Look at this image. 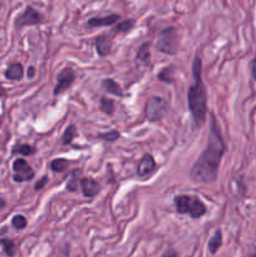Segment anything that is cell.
I'll list each match as a JSON object with an SVG mask.
<instances>
[{"instance_id": "obj_1", "label": "cell", "mask_w": 256, "mask_h": 257, "mask_svg": "<svg viewBox=\"0 0 256 257\" xmlns=\"http://www.w3.org/2000/svg\"><path fill=\"white\" fill-rule=\"evenodd\" d=\"M226 152V143L215 115L211 114L210 132L205 150L190 171V178L196 183H213L218 176L221 160Z\"/></svg>"}, {"instance_id": "obj_2", "label": "cell", "mask_w": 256, "mask_h": 257, "mask_svg": "<svg viewBox=\"0 0 256 257\" xmlns=\"http://www.w3.org/2000/svg\"><path fill=\"white\" fill-rule=\"evenodd\" d=\"M192 74L195 82L188 87L187 104L195 127L200 128L205 124L207 117V90L202 82V62L198 55L193 59Z\"/></svg>"}, {"instance_id": "obj_3", "label": "cell", "mask_w": 256, "mask_h": 257, "mask_svg": "<svg viewBox=\"0 0 256 257\" xmlns=\"http://www.w3.org/2000/svg\"><path fill=\"white\" fill-rule=\"evenodd\" d=\"M173 205L180 215H190L191 218H201L206 213L205 203L198 197L178 195L173 198Z\"/></svg>"}, {"instance_id": "obj_4", "label": "cell", "mask_w": 256, "mask_h": 257, "mask_svg": "<svg viewBox=\"0 0 256 257\" xmlns=\"http://www.w3.org/2000/svg\"><path fill=\"white\" fill-rule=\"evenodd\" d=\"M156 47L161 53L176 55L178 52V32L175 27H168L158 33Z\"/></svg>"}, {"instance_id": "obj_5", "label": "cell", "mask_w": 256, "mask_h": 257, "mask_svg": "<svg viewBox=\"0 0 256 257\" xmlns=\"http://www.w3.org/2000/svg\"><path fill=\"white\" fill-rule=\"evenodd\" d=\"M168 102L161 97H152L146 103L145 114L146 118L151 122L161 120L167 115Z\"/></svg>"}, {"instance_id": "obj_6", "label": "cell", "mask_w": 256, "mask_h": 257, "mask_svg": "<svg viewBox=\"0 0 256 257\" xmlns=\"http://www.w3.org/2000/svg\"><path fill=\"white\" fill-rule=\"evenodd\" d=\"M43 23V15L34 9L33 7L28 5L24 9V12L20 15H18L15 19L14 25L17 29H22L24 27H32V25H38Z\"/></svg>"}, {"instance_id": "obj_7", "label": "cell", "mask_w": 256, "mask_h": 257, "mask_svg": "<svg viewBox=\"0 0 256 257\" xmlns=\"http://www.w3.org/2000/svg\"><path fill=\"white\" fill-rule=\"evenodd\" d=\"M13 180L14 182L22 183V182H28V181H32L34 178L35 172L32 168V166L27 162L23 158H18L13 162Z\"/></svg>"}, {"instance_id": "obj_8", "label": "cell", "mask_w": 256, "mask_h": 257, "mask_svg": "<svg viewBox=\"0 0 256 257\" xmlns=\"http://www.w3.org/2000/svg\"><path fill=\"white\" fill-rule=\"evenodd\" d=\"M74 80H75V72L72 69V68L67 67L64 68V69L60 70L59 74H58L57 77V84H55L54 90H53L54 95H58L60 94V93L64 92V90H67L68 88L74 83Z\"/></svg>"}, {"instance_id": "obj_9", "label": "cell", "mask_w": 256, "mask_h": 257, "mask_svg": "<svg viewBox=\"0 0 256 257\" xmlns=\"http://www.w3.org/2000/svg\"><path fill=\"white\" fill-rule=\"evenodd\" d=\"M156 168H157V163H156L153 156L145 155L137 166V176L141 178L147 177L155 172Z\"/></svg>"}, {"instance_id": "obj_10", "label": "cell", "mask_w": 256, "mask_h": 257, "mask_svg": "<svg viewBox=\"0 0 256 257\" xmlns=\"http://www.w3.org/2000/svg\"><path fill=\"white\" fill-rule=\"evenodd\" d=\"M119 14H108L103 17H93L87 22V25L89 28H102V27H110L114 25L115 23L119 22Z\"/></svg>"}, {"instance_id": "obj_11", "label": "cell", "mask_w": 256, "mask_h": 257, "mask_svg": "<svg viewBox=\"0 0 256 257\" xmlns=\"http://www.w3.org/2000/svg\"><path fill=\"white\" fill-rule=\"evenodd\" d=\"M95 50L99 57H107L112 49V38L108 34H100L94 40Z\"/></svg>"}, {"instance_id": "obj_12", "label": "cell", "mask_w": 256, "mask_h": 257, "mask_svg": "<svg viewBox=\"0 0 256 257\" xmlns=\"http://www.w3.org/2000/svg\"><path fill=\"white\" fill-rule=\"evenodd\" d=\"M79 185H80V188H82L83 195L88 198L94 197V196H97L98 192H99V188H100L99 185H98L97 181L93 180V178L90 177L82 178Z\"/></svg>"}, {"instance_id": "obj_13", "label": "cell", "mask_w": 256, "mask_h": 257, "mask_svg": "<svg viewBox=\"0 0 256 257\" xmlns=\"http://www.w3.org/2000/svg\"><path fill=\"white\" fill-rule=\"evenodd\" d=\"M5 78L9 80H22V78L24 77V67H23L22 63H13L9 67L7 68L4 73Z\"/></svg>"}, {"instance_id": "obj_14", "label": "cell", "mask_w": 256, "mask_h": 257, "mask_svg": "<svg viewBox=\"0 0 256 257\" xmlns=\"http://www.w3.org/2000/svg\"><path fill=\"white\" fill-rule=\"evenodd\" d=\"M102 88L105 92L110 93V94H114L117 95V97H123V92L120 85L118 84L115 80L110 79V78H105V79L102 80Z\"/></svg>"}, {"instance_id": "obj_15", "label": "cell", "mask_w": 256, "mask_h": 257, "mask_svg": "<svg viewBox=\"0 0 256 257\" xmlns=\"http://www.w3.org/2000/svg\"><path fill=\"white\" fill-rule=\"evenodd\" d=\"M221 245H222V232H221V230H216L215 233H213V236L210 238V241H208L207 243V247H208V251H210V253L215 255V253L218 251V248L221 247Z\"/></svg>"}, {"instance_id": "obj_16", "label": "cell", "mask_w": 256, "mask_h": 257, "mask_svg": "<svg viewBox=\"0 0 256 257\" xmlns=\"http://www.w3.org/2000/svg\"><path fill=\"white\" fill-rule=\"evenodd\" d=\"M150 48H151V43L148 42L143 43V44L140 45V48H138L137 50V55H136L138 62L143 63V64H147V63L150 62V57H151Z\"/></svg>"}, {"instance_id": "obj_17", "label": "cell", "mask_w": 256, "mask_h": 257, "mask_svg": "<svg viewBox=\"0 0 256 257\" xmlns=\"http://www.w3.org/2000/svg\"><path fill=\"white\" fill-rule=\"evenodd\" d=\"M35 148L33 146L27 145V143H19L15 145L12 150V155H22V156H30L34 155Z\"/></svg>"}, {"instance_id": "obj_18", "label": "cell", "mask_w": 256, "mask_h": 257, "mask_svg": "<svg viewBox=\"0 0 256 257\" xmlns=\"http://www.w3.org/2000/svg\"><path fill=\"white\" fill-rule=\"evenodd\" d=\"M136 25V19H125L122 22H118V24L114 25L112 32L113 33H127L132 30Z\"/></svg>"}, {"instance_id": "obj_19", "label": "cell", "mask_w": 256, "mask_h": 257, "mask_svg": "<svg viewBox=\"0 0 256 257\" xmlns=\"http://www.w3.org/2000/svg\"><path fill=\"white\" fill-rule=\"evenodd\" d=\"M99 108L104 114L112 115L113 113H114L115 105H114V102H113V99H110V98H107V97H102L99 100Z\"/></svg>"}, {"instance_id": "obj_20", "label": "cell", "mask_w": 256, "mask_h": 257, "mask_svg": "<svg viewBox=\"0 0 256 257\" xmlns=\"http://www.w3.org/2000/svg\"><path fill=\"white\" fill-rule=\"evenodd\" d=\"M75 136H77V127L74 124L68 125L62 136V145H70L72 141L75 138Z\"/></svg>"}, {"instance_id": "obj_21", "label": "cell", "mask_w": 256, "mask_h": 257, "mask_svg": "<svg viewBox=\"0 0 256 257\" xmlns=\"http://www.w3.org/2000/svg\"><path fill=\"white\" fill-rule=\"evenodd\" d=\"M0 245H2L5 255L13 257L15 255V252H17V246H15V242L13 240H9V238H0Z\"/></svg>"}, {"instance_id": "obj_22", "label": "cell", "mask_w": 256, "mask_h": 257, "mask_svg": "<svg viewBox=\"0 0 256 257\" xmlns=\"http://www.w3.org/2000/svg\"><path fill=\"white\" fill-rule=\"evenodd\" d=\"M68 166H69V162L65 158H55L50 162V168L53 172H63L67 170Z\"/></svg>"}, {"instance_id": "obj_23", "label": "cell", "mask_w": 256, "mask_h": 257, "mask_svg": "<svg viewBox=\"0 0 256 257\" xmlns=\"http://www.w3.org/2000/svg\"><path fill=\"white\" fill-rule=\"evenodd\" d=\"M157 78L163 83H167V84H172L173 83V68H163L160 73L157 74Z\"/></svg>"}, {"instance_id": "obj_24", "label": "cell", "mask_w": 256, "mask_h": 257, "mask_svg": "<svg viewBox=\"0 0 256 257\" xmlns=\"http://www.w3.org/2000/svg\"><path fill=\"white\" fill-rule=\"evenodd\" d=\"M28 225V220L25 216L23 215H15L12 218V226L15 230H24Z\"/></svg>"}, {"instance_id": "obj_25", "label": "cell", "mask_w": 256, "mask_h": 257, "mask_svg": "<svg viewBox=\"0 0 256 257\" xmlns=\"http://www.w3.org/2000/svg\"><path fill=\"white\" fill-rule=\"evenodd\" d=\"M97 137L99 138V140L105 141V142H114V141H117L118 138L120 137V135L119 132H117V131H109V132L99 133Z\"/></svg>"}, {"instance_id": "obj_26", "label": "cell", "mask_w": 256, "mask_h": 257, "mask_svg": "<svg viewBox=\"0 0 256 257\" xmlns=\"http://www.w3.org/2000/svg\"><path fill=\"white\" fill-rule=\"evenodd\" d=\"M77 190H78V178L75 177V172H74L72 175V177H70V180L68 181L67 191H69V192H75Z\"/></svg>"}, {"instance_id": "obj_27", "label": "cell", "mask_w": 256, "mask_h": 257, "mask_svg": "<svg viewBox=\"0 0 256 257\" xmlns=\"http://www.w3.org/2000/svg\"><path fill=\"white\" fill-rule=\"evenodd\" d=\"M48 182H49V177H47V176H43V177L40 178V180H38V182L34 185V190L35 191L43 190V188L47 186Z\"/></svg>"}, {"instance_id": "obj_28", "label": "cell", "mask_w": 256, "mask_h": 257, "mask_svg": "<svg viewBox=\"0 0 256 257\" xmlns=\"http://www.w3.org/2000/svg\"><path fill=\"white\" fill-rule=\"evenodd\" d=\"M251 75H252V79L256 80V54L251 62Z\"/></svg>"}, {"instance_id": "obj_29", "label": "cell", "mask_w": 256, "mask_h": 257, "mask_svg": "<svg viewBox=\"0 0 256 257\" xmlns=\"http://www.w3.org/2000/svg\"><path fill=\"white\" fill-rule=\"evenodd\" d=\"M27 75H28V78H30V79H32V78H34L35 77V68L34 67L28 68Z\"/></svg>"}, {"instance_id": "obj_30", "label": "cell", "mask_w": 256, "mask_h": 257, "mask_svg": "<svg viewBox=\"0 0 256 257\" xmlns=\"http://www.w3.org/2000/svg\"><path fill=\"white\" fill-rule=\"evenodd\" d=\"M5 206H7V201H5V198L0 197V211H2Z\"/></svg>"}, {"instance_id": "obj_31", "label": "cell", "mask_w": 256, "mask_h": 257, "mask_svg": "<svg viewBox=\"0 0 256 257\" xmlns=\"http://www.w3.org/2000/svg\"><path fill=\"white\" fill-rule=\"evenodd\" d=\"M59 257H67V256H59Z\"/></svg>"}]
</instances>
